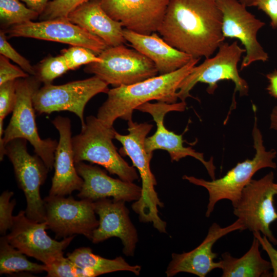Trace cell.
Here are the masks:
<instances>
[{"mask_svg":"<svg viewBox=\"0 0 277 277\" xmlns=\"http://www.w3.org/2000/svg\"><path fill=\"white\" fill-rule=\"evenodd\" d=\"M223 15L216 0H170L157 32L193 58H209L224 43Z\"/></svg>","mask_w":277,"mask_h":277,"instance_id":"obj_1","label":"cell"},{"mask_svg":"<svg viewBox=\"0 0 277 277\" xmlns=\"http://www.w3.org/2000/svg\"><path fill=\"white\" fill-rule=\"evenodd\" d=\"M200 60L192 58L184 67L171 73L109 89L107 98L98 109L96 117L108 127H112L117 118L132 120L134 110L150 101L176 103L180 83Z\"/></svg>","mask_w":277,"mask_h":277,"instance_id":"obj_2","label":"cell"},{"mask_svg":"<svg viewBox=\"0 0 277 277\" xmlns=\"http://www.w3.org/2000/svg\"><path fill=\"white\" fill-rule=\"evenodd\" d=\"M152 127V124L131 120L128 121V134L122 135L116 132L114 138L122 145L119 153L130 157L142 180L141 195L132 204V210L138 214L141 222L151 223L160 232L166 233L167 223L160 217L158 210L159 207H164V203L155 190L157 182L150 168L153 154L147 152L145 145L146 136Z\"/></svg>","mask_w":277,"mask_h":277,"instance_id":"obj_3","label":"cell"},{"mask_svg":"<svg viewBox=\"0 0 277 277\" xmlns=\"http://www.w3.org/2000/svg\"><path fill=\"white\" fill-rule=\"evenodd\" d=\"M252 135L255 150L254 157L237 163L221 178L206 181L193 176L183 175L184 180L202 186L208 191L209 201L205 213L207 217L210 216L215 204L221 200H229L234 207L240 200L244 188L257 171L266 168H276V163L273 161L276 151L274 149H266L262 134L258 127L255 115Z\"/></svg>","mask_w":277,"mask_h":277,"instance_id":"obj_4","label":"cell"},{"mask_svg":"<svg viewBox=\"0 0 277 277\" xmlns=\"http://www.w3.org/2000/svg\"><path fill=\"white\" fill-rule=\"evenodd\" d=\"M116 132L97 117L87 116L81 132L71 138L75 164L84 161L95 164L122 180L133 182L140 175L117 152L112 142Z\"/></svg>","mask_w":277,"mask_h":277,"instance_id":"obj_5","label":"cell"},{"mask_svg":"<svg viewBox=\"0 0 277 277\" xmlns=\"http://www.w3.org/2000/svg\"><path fill=\"white\" fill-rule=\"evenodd\" d=\"M41 82L35 76L16 80V102L9 124L0 138V160L5 155V145L14 139L23 138L29 142L34 151L44 162L49 170L54 167L56 140L42 139L35 122L33 97L39 88Z\"/></svg>","mask_w":277,"mask_h":277,"instance_id":"obj_6","label":"cell"},{"mask_svg":"<svg viewBox=\"0 0 277 277\" xmlns=\"http://www.w3.org/2000/svg\"><path fill=\"white\" fill-rule=\"evenodd\" d=\"M245 49L241 48L237 41L231 44L223 43L219 47L216 54L209 57L201 64L194 66L180 83L177 95L181 101L185 102L191 97L190 91L199 82L208 85L207 91L213 94L217 87V83L223 80H230L235 85V91L241 95H247L248 85L239 73L238 64Z\"/></svg>","mask_w":277,"mask_h":277,"instance_id":"obj_7","label":"cell"},{"mask_svg":"<svg viewBox=\"0 0 277 277\" xmlns=\"http://www.w3.org/2000/svg\"><path fill=\"white\" fill-rule=\"evenodd\" d=\"M100 62L86 65L84 70L114 87L132 85L156 76L154 63L135 49L123 45L108 47L98 55Z\"/></svg>","mask_w":277,"mask_h":277,"instance_id":"obj_8","label":"cell"},{"mask_svg":"<svg viewBox=\"0 0 277 277\" xmlns=\"http://www.w3.org/2000/svg\"><path fill=\"white\" fill-rule=\"evenodd\" d=\"M109 90L108 84L94 75L63 85H44L35 92L33 104L39 114L63 111L72 112L80 120L82 127L85 124L84 113L87 103L96 94L107 93Z\"/></svg>","mask_w":277,"mask_h":277,"instance_id":"obj_9","label":"cell"},{"mask_svg":"<svg viewBox=\"0 0 277 277\" xmlns=\"http://www.w3.org/2000/svg\"><path fill=\"white\" fill-rule=\"evenodd\" d=\"M27 144V141L23 138L11 141L5 145V155L11 162L18 186L25 194L26 215L32 221L43 222L45 221V210L40 188L49 169L38 155L28 152Z\"/></svg>","mask_w":277,"mask_h":277,"instance_id":"obj_10","label":"cell"},{"mask_svg":"<svg viewBox=\"0 0 277 277\" xmlns=\"http://www.w3.org/2000/svg\"><path fill=\"white\" fill-rule=\"evenodd\" d=\"M277 194L274 174L270 172L259 180H251L244 188L233 207V214L243 225V230L259 231L274 245L277 239L270 229L277 220L273 197Z\"/></svg>","mask_w":277,"mask_h":277,"instance_id":"obj_11","label":"cell"},{"mask_svg":"<svg viewBox=\"0 0 277 277\" xmlns=\"http://www.w3.org/2000/svg\"><path fill=\"white\" fill-rule=\"evenodd\" d=\"M44 201L48 228L57 237L65 238L82 234L91 240L93 232L99 224L93 201L50 195Z\"/></svg>","mask_w":277,"mask_h":277,"instance_id":"obj_12","label":"cell"},{"mask_svg":"<svg viewBox=\"0 0 277 277\" xmlns=\"http://www.w3.org/2000/svg\"><path fill=\"white\" fill-rule=\"evenodd\" d=\"M186 108L185 102L168 104L163 102L155 103L147 102L138 106L136 110L148 113L156 123V130L151 136L146 138L145 148L149 153L153 154L156 150L167 151L172 162H177L186 156L193 157L205 166L212 180L215 179V166L211 158L206 161L202 153L196 152L190 147H185L183 134H177L167 129L164 124L165 115L171 111H183Z\"/></svg>","mask_w":277,"mask_h":277,"instance_id":"obj_13","label":"cell"},{"mask_svg":"<svg viewBox=\"0 0 277 277\" xmlns=\"http://www.w3.org/2000/svg\"><path fill=\"white\" fill-rule=\"evenodd\" d=\"M47 222H37L27 217L21 210L13 217L10 232L6 235L9 243L26 255L35 258L47 265L55 258L63 254L75 235L57 241L46 233Z\"/></svg>","mask_w":277,"mask_h":277,"instance_id":"obj_14","label":"cell"},{"mask_svg":"<svg viewBox=\"0 0 277 277\" xmlns=\"http://www.w3.org/2000/svg\"><path fill=\"white\" fill-rule=\"evenodd\" d=\"M9 37H23L86 48L98 55L108 46L98 36L71 22L67 18L30 21L6 30Z\"/></svg>","mask_w":277,"mask_h":277,"instance_id":"obj_15","label":"cell"},{"mask_svg":"<svg viewBox=\"0 0 277 277\" xmlns=\"http://www.w3.org/2000/svg\"><path fill=\"white\" fill-rule=\"evenodd\" d=\"M223 15V36L239 39L244 45L246 55L241 70L256 61L266 62L268 55L257 40L258 31L265 23L249 12L238 0H216Z\"/></svg>","mask_w":277,"mask_h":277,"instance_id":"obj_16","label":"cell"},{"mask_svg":"<svg viewBox=\"0 0 277 277\" xmlns=\"http://www.w3.org/2000/svg\"><path fill=\"white\" fill-rule=\"evenodd\" d=\"M170 0H100L113 19L126 29L144 35L157 31Z\"/></svg>","mask_w":277,"mask_h":277,"instance_id":"obj_17","label":"cell"},{"mask_svg":"<svg viewBox=\"0 0 277 277\" xmlns=\"http://www.w3.org/2000/svg\"><path fill=\"white\" fill-rule=\"evenodd\" d=\"M125 203L123 200L109 198L93 202L95 212L99 217V224L93 232L91 241L97 244L117 237L123 244L124 254L132 256L138 241V234L130 220Z\"/></svg>","mask_w":277,"mask_h":277,"instance_id":"obj_18","label":"cell"},{"mask_svg":"<svg viewBox=\"0 0 277 277\" xmlns=\"http://www.w3.org/2000/svg\"><path fill=\"white\" fill-rule=\"evenodd\" d=\"M236 230H243V225L239 219L225 227L213 223L197 247L189 252L171 254V260L165 271L167 276L172 277L183 272L205 277L213 269L220 268V261H214L217 254L213 252V246L218 240Z\"/></svg>","mask_w":277,"mask_h":277,"instance_id":"obj_19","label":"cell"},{"mask_svg":"<svg viewBox=\"0 0 277 277\" xmlns=\"http://www.w3.org/2000/svg\"><path fill=\"white\" fill-rule=\"evenodd\" d=\"M51 122L58 132L59 141L54 152V173L49 195L65 196L79 191L83 180L76 171L74 160L70 120L57 116Z\"/></svg>","mask_w":277,"mask_h":277,"instance_id":"obj_20","label":"cell"},{"mask_svg":"<svg viewBox=\"0 0 277 277\" xmlns=\"http://www.w3.org/2000/svg\"><path fill=\"white\" fill-rule=\"evenodd\" d=\"M76 171L83 180L77 196L93 202L112 197L126 202L136 201L141 195V187L133 182L114 179L97 166L83 162L75 163Z\"/></svg>","mask_w":277,"mask_h":277,"instance_id":"obj_21","label":"cell"},{"mask_svg":"<svg viewBox=\"0 0 277 277\" xmlns=\"http://www.w3.org/2000/svg\"><path fill=\"white\" fill-rule=\"evenodd\" d=\"M123 35L134 49L154 63L160 75L174 72L193 58L170 46L155 32L144 35L125 28Z\"/></svg>","mask_w":277,"mask_h":277,"instance_id":"obj_22","label":"cell"},{"mask_svg":"<svg viewBox=\"0 0 277 277\" xmlns=\"http://www.w3.org/2000/svg\"><path fill=\"white\" fill-rule=\"evenodd\" d=\"M67 18L72 23L101 38L108 47L123 45L122 24L111 18L101 6L100 0H92L80 5Z\"/></svg>","mask_w":277,"mask_h":277,"instance_id":"obj_23","label":"cell"},{"mask_svg":"<svg viewBox=\"0 0 277 277\" xmlns=\"http://www.w3.org/2000/svg\"><path fill=\"white\" fill-rule=\"evenodd\" d=\"M260 243L253 236L248 251L242 257L236 258L228 252L222 254L220 261L222 277L272 276L270 262L264 260L260 251Z\"/></svg>","mask_w":277,"mask_h":277,"instance_id":"obj_24","label":"cell"},{"mask_svg":"<svg viewBox=\"0 0 277 277\" xmlns=\"http://www.w3.org/2000/svg\"><path fill=\"white\" fill-rule=\"evenodd\" d=\"M67 256L77 266L85 270L89 277L120 271H130L138 275L141 266L131 265L122 256L109 259L94 254L90 247H82L68 253Z\"/></svg>","mask_w":277,"mask_h":277,"instance_id":"obj_25","label":"cell"},{"mask_svg":"<svg viewBox=\"0 0 277 277\" xmlns=\"http://www.w3.org/2000/svg\"><path fill=\"white\" fill-rule=\"evenodd\" d=\"M46 270L45 264L30 261L25 254L9 243L6 235H3L1 238V274H11L23 272L39 273Z\"/></svg>","mask_w":277,"mask_h":277,"instance_id":"obj_26","label":"cell"},{"mask_svg":"<svg viewBox=\"0 0 277 277\" xmlns=\"http://www.w3.org/2000/svg\"><path fill=\"white\" fill-rule=\"evenodd\" d=\"M19 0H0V21L3 27L9 28L13 26L33 21L39 15L26 6Z\"/></svg>","mask_w":277,"mask_h":277,"instance_id":"obj_27","label":"cell"},{"mask_svg":"<svg viewBox=\"0 0 277 277\" xmlns=\"http://www.w3.org/2000/svg\"><path fill=\"white\" fill-rule=\"evenodd\" d=\"M35 69V76L44 85L52 84L54 79L70 70L62 54L44 59Z\"/></svg>","mask_w":277,"mask_h":277,"instance_id":"obj_28","label":"cell"},{"mask_svg":"<svg viewBox=\"0 0 277 277\" xmlns=\"http://www.w3.org/2000/svg\"><path fill=\"white\" fill-rule=\"evenodd\" d=\"M48 277H89L87 272L77 266L64 254L55 258L46 265Z\"/></svg>","mask_w":277,"mask_h":277,"instance_id":"obj_29","label":"cell"},{"mask_svg":"<svg viewBox=\"0 0 277 277\" xmlns=\"http://www.w3.org/2000/svg\"><path fill=\"white\" fill-rule=\"evenodd\" d=\"M61 54L64 57L69 70H74L84 65L102 61L91 50L81 46H72L62 50Z\"/></svg>","mask_w":277,"mask_h":277,"instance_id":"obj_30","label":"cell"},{"mask_svg":"<svg viewBox=\"0 0 277 277\" xmlns=\"http://www.w3.org/2000/svg\"><path fill=\"white\" fill-rule=\"evenodd\" d=\"M92 0H52L39 16L41 21L57 18H67L68 14L77 7Z\"/></svg>","mask_w":277,"mask_h":277,"instance_id":"obj_31","label":"cell"},{"mask_svg":"<svg viewBox=\"0 0 277 277\" xmlns=\"http://www.w3.org/2000/svg\"><path fill=\"white\" fill-rule=\"evenodd\" d=\"M6 32L2 30L0 31V53L18 64L21 69L30 75L36 76L35 68L29 61L18 53L9 43L7 39Z\"/></svg>","mask_w":277,"mask_h":277,"instance_id":"obj_32","label":"cell"},{"mask_svg":"<svg viewBox=\"0 0 277 277\" xmlns=\"http://www.w3.org/2000/svg\"><path fill=\"white\" fill-rule=\"evenodd\" d=\"M14 193L8 190L4 191L0 196V233L6 235L13 224V217L12 211L16 205V201H10Z\"/></svg>","mask_w":277,"mask_h":277,"instance_id":"obj_33","label":"cell"},{"mask_svg":"<svg viewBox=\"0 0 277 277\" xmlns=\"http://www.w3.org/2000/svg\"><path fill=\"white\" fill-rule=\"evenodd\" d=\"M16 102V80L0 85V121L13 112Z\"/></svg>","mask_w":277,"mask_h":277,"instance_id":"obj_34","label":"cell"},{"mask_svg":"<svg viewBox=\"0 0 277 277\" xmlns=\"http://www.w3.org/2000/svg\"><path fill=\"white\" fill-rule=\"evenodd\" d=\"M30 76L29 74L12 64L8 58L4 56H0V85L18 78H26Z\"/></svg>","mask_w":277,"mask_h":277,"instance_id":"obj_35","label":"cell"},{"mask_svg":"<svg viewBox=\"0 0 277 277\" xmlns=\"http://www.w3.org/2000/svg\"><path fill=\"white\" fill-rule=\"evenodd\" d=\"M253 234L258 239L262 248L266 252L270 259L272 276L277 277V250L272 246V244L267 237L262 236L260 232H254Z\"/></svg>","mask_w":277,"mask_h":277,"instance_id":"obj_36","label":"cell"},{"mask_svg":"<svg viewBox=\"0 0 277 277\" xmlns=\"http://www.w3.org/2000/svg\"><path fill=\"white\" fill-rule=\"evenodd\" d=\"M256 7L269 16L271 27L277 28V0H258Z\"/></svg>","mask_w":277,"mask_h":277,"instance_id":"obj_37","label":"cell"},{"mask_svg":"<svg viewBox=\"0 0 277 277\" xmlns=\"http://www.w3.org/2000/svg\"><path fill=\"white\" fill-rule=\"evenodd\" d=\"M24 2L26 6L36 12L40 15L45 9L50 0H19Z\"/></svg>","mask_w":277,"mask_h":277,"instance_id":"obj_38","label":"cell"},{"mask_svg":"<svg viewBox=\"0 0 277 277\" xmlns=\"http://www.w3.org/2000/svg\"><path fill=\"white\" fill-rule=\"evenodd\" d=\"M266 77L269 81L267 90L271 96L277 98V70L267 74Z\"/></svg>","mask_w":277,"mask_h":277,"instance_id":"obj_39","label":"cell"},{"mask_svg":"<svg viewBox=\"0 0 277 277\" xmlns=\"http://www.w3.org/2000/svg\"><path fill=\"white\" fill-rule=\"evenodd\" d=\"M270 128L277 130V106L273 108L270 113Z\"/></svg>","mask_w":277,"mask_h":277,"instance_id":"obj_40","label":"cell"},{"mask_svg":"<svg viewBox=\"0 0 277 277\" xmlns=\"http://www.w3.org/2000/svg\"><path fill=\"white\" fill-rule=\"evenodd\" d=\"M242 4L246 7H256L258 0H239Z\"/></svg>","mask_w":277,"mask_h":277,"instance_id":"obj_41","label":"cell"},{"mask_svg":"<svg viewBox=\"0 0 277 277\" xmlns=\"http://www.w3.org/2000/svg\"><path fill=\"white\" fill-rule=\"evenodd\" d=\"M275 188L277 193V183H275Z\"/></svg>","mask_w":277,"mask_h":277,"instance_id":"obj_42","label":"cell"}]
</instances>
